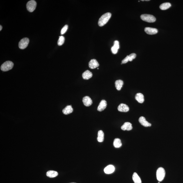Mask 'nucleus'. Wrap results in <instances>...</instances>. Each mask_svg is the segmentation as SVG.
I'll return each mask as SVG.
<instances>
[{"mask_svg":"<svg viewBox=\"0 0 183 183\" xmlns=\"http://www.w3.org/2000/svg\"><path fill=\"white\" fill-rule=\"evenodd\" d=\"M111 14L110 13L107 12L103 14L99 20V26L100 27H102L106 24L111 18Z\"/></svg>","mask_w":183,"mask_h":183,"instance_id":"obj_1","label":"nucleus"},{"mask_svg":"<svg viewBox=\"0 0 183 183\" xmlns=\"http://www.w3.org/2000/svg\"><path fill=\"white\" fill-rule=\"evenodd\" d=\"M165 175V172L164 168L160 167L157 169L156 172V177L159 181H161L163 180Z\"/></svg>","mask_w":183,"mask_h":183,"instance_id":"obj_2","label":"nucleus"},{"mask_svg":"<svg viewBox=\"0 0 183 183\" xmlns=\"http://www.w3.org/2000/svg\"><path fill=\"white\" fill-rule=\"evenodd\" d=\"M14 66V64L11 61H6L1 66V70L3 71H8L12 69Z\"/></svg>","mask_w":183,"mask_h":183,"instance_id":"obj_3","label":"nucleus"},{"mask_svg":"<svg viewBox=\"0 0 183 183\" xmlns=\"http://www.w3.org/2000/svg\"><path fill=\"white\" fill-rule=\"evenodd\" d=\"M141 19L143 21L148 22V23H152L155 22L156 19L155 17L152 15L150 14H144L141 15Z\"/></svg>","mask_w":183,"mask_h":183,"instance_id":"obj_4","label":"nucleus"},{"mask_svg":"<svg viewBox=\"0 0 183 183\" xmlns=\"http://www.w3.org/2000/svg\"><path fill=\"white\" fill-rule=\"evenodd\" d=\"M37 3L35 1L31 0L28 2L27 4V10L30 12H32L34 11L36 8Z\"/></svg>","mask_w":183,"mask_h":183,"instance_id":"obj_5","label":"nucleus"},{"mask_svg":"<svg viewBox=\"0 0 183 183\" xmlns=\"http://www.w3.org/2000/svg\"><path fill=\"white\" fill-rule=\"evenodd\" d=\"M29 42V39L27 38H24L22 39L19 41V47L20 49H24L26 48L28 45Z\"/></svg>","mask_w":183,"mask_h":183,"instance_id":"obj_6","label":"nucleus"},{"mask_svg":"<svg viewBox=\"0 0 183 183\" xmlns=\"http://www.w3.org/2000/svg\"><path fill=\"white\" fill-rule=\"evenodd\" d=\"M118 110L120 112H127L129 110V107L126 104L121 103L118 106Z\"/></svg>","mask_w":183,"mask_h":183,"instance_id":"obj_7","label":"nucleus"},{"mask_svg":"<svg viewBox=\"0 0 183 183\" xmlns=\"http://www.w3.org/2000/svg\"><path fill=\"white\" fill-rule=\"evenodd\" d=\"M83 102L84 105L86 106H91L93 103L91 99L88 96H85L83 98Z\"/></svg>","mask_w":183,"mask_h":183,"instance_id":"obj_8","label":"nucleus"},{"mask_svg":"<svg viewBox=\"0 0 183 183\" xmlns=\"http://www.w3.org/2000/svg\"><path fill=\"white\" fill-rule=\"evenodd\" d=\"M106 106H107V103L106 101L104 100H102L99 104L98 107H97V110L99 112L103 111L106 108Z\"/></svg>","mask_w":183,"mask_h":183,"instance_id":"obj_9","label":"nucleus"},{"mask_svg":"<svg viewBox=\"0 0 183 183\" xmlns=\"http://www.w3.org/2000/svg\"><path fill=\"white\" fill-rule=\"evenodd\" d=\"M89 66V67L91 69H94L99 66V65L96 60L92 59L90 61Z\"/></svg>","mask_w":183,"mask_h":183,"instance_id":"obj_10","label":"nucleus"},{"mask_svg":"<svg viewBox=\"0 0 183 183\" xmlns=\"http://www.w3.org/2000/svg\"><path fill=\"white\" fill-rule=\"evenodd\" d=\"M139 121L142 125L145 127H151V124L147 121L145 117H140L139 119Z\"/></svg>","mask_w":183,"mask_h":183,"instance_id":"obj_11","label":"nucleus"},{"mask_svg":"<svg viewBox=\"0 0 183 183\" xmlns=\"http://www.w3.org/2000/svg\"><path fill=\"white\" fill-rule=\"evenodd\" d=\"M145 32L149 35H154L157 33L158 30L154 28L146 27L145 29Z\"/></svg>","mask_w":183,"mask_h":183,"instance_id":"obj_12","label":"nucleus"},{"mask_svg":"<svg viewBox=\"0 0 183 183\" xmlns=\"http://www.w3.org/2000/svg\"><path fill=\"white\" fill-rule=\"evenodd\" d=\"M115 168L113 165H109L105 167L104 169V173L106 174H110L115 171Z\"/></svg>","mask_w":183,"mask_h":183,"instance_id":"obj_13","label":"nucleus"},{"mask_svg":"<svg viewBox=\"0 0 183 183\" xmlns=\"http://www.w3.org/2000/svg\"><path fill=\"white\" fill-rule=\"evenodd\" d=\"M132 129V125L129 122H126L121 127V129L124 131H130Z\"/></svg>","mask_w":183,"mask_h":183,"instance_id":"obj_14","label":"nucleus"},{"mask_svg":"<svg viewBox=\"0 0 183 183\" xmlns=\"http://www.w3.org/2000/svg\"><path fill=\"white\" fill-rule=\"evenodd\" d=\"M93 74L89 70H87L83 74L82 77L83 79L85 80H88L92 77Z\"/></svg>","mask_w":183,"mask_h":183,"instance_id":"obj_15","label":"nucleus"},{"mask_svg":"<svg viewBox=\"0 0 183 183\" xmlns=\"http://www.w3.org/2000/svg\"><path fill=\"white\" fill-rule=\"evenodd\" d=\"M136 100L140 103H143L144 101V95L141 93H138L135 96Z\"/></svg>","mask_w":183,"mask_h":183,"instance_id":"obj_16","label":"nucleus"},{"mask_svg":"<svg viewBox=\"0 0 183 183\" xmlns=\"http://www.w3.org/2000/svg\"><path fill=\"white\" fill-rule=\"evenodd\" d=\"M73 112V108L72 107L71 105H68L63 110V113L65 115H68L71 114Z\"/></svg>","mask_w":183,"mask_h":183,"instance_id":"obj_17","label":"nucleus"},{"mask_svg":"<svg viewBox=\"0 0 183 183\" xmlns=\"http://www.w3.org/2000/svg\"><path fill=\"white\" fill-rule=\"evenodd\" d=\"M123 85L124 82L123 80H118L115 81V87L118 91L120 90Z\"/></svg>","mask_w":183,"mask_h":183,"instance_id":"obj_18","label":"nucleus"},{"mask_svg":"<svg viewBox=\"0 0 183 183\" xmlns=\"http://www.w3.org/2000/svg\"><path fill=\"white\" fill-rule=\"evenodd\" d=\"M104 134L103 131L100 130L98 133V137L97 140L98 142H103L104 140Z\"/></svg>","mask_w":183,"mask_h":183,"instance_id":"obj_19","label":"nucleus"},{"mask_svg":"<svg viewBox=\"0 0 183 183\" xmlns=\"http://www.w3.org/2000/svg\"><path fill=\"white\" fill-rule=\"evenodd\" d=\"M132 179L134 183H142L141 179L136 173H134L132 176Z\"/></svg>","mask_w":183,"mask_h":183,"instance_id":"obj_20","label":"nucleus"},{"mask_svg":"<svg viewBox=\"0 0 183 183\" xmlns=\"http://www.w3.org/2000/svg\"><path fill=\"white\" fill-rule=\"evenodd\" d=\"M46 176L52 178L56 177L58 175V172L54 171H49L46 173Z\"/></svg>","mask_w":183,"mask_h":183,"instance_id":"obj_21","label":"nucleus"},{"mask_svg":"<svg viewBox=\"0 0 183 183\" xmlns=\"http://www.w3.org/2000/svg\"><path fill=\"white\" fill-rule=\"evenodd\" d=\"M113 145L116 148H119L122 146V143L120 139L119 138H116L114 139Z\"/></svg>","mask_w":183,"mask_h":183,"instance_id":"obj_22","label":"nucleus"},{"mask_svg":"<svg viewBox=\"0 0 183 183\" xmlns=\"http://www.w3.org/2000/svg\"><path fill=\"white\" fill-rule=\"evenodd\" d=\"M171 6V4L170 3H165L161 5L159 8L161 10H166L169 8Z\"/></svg>","mask_w":183,"mask_h":183,"instance_id":"obj_23","label":"nucleus"},{"mask_svg":"<svg viewBox=\"0 0 183 183\" xmlns=\"http://www.w3.org/2000/svg\"><path fill=\"white\" fill-rule=\"evenodd\" d=\"M65 37L63 36H60L59 38L58 41V44L59 46L62 45L65 42Z\"/></svg>","mask_w":183,"mask_h":183,"instance_id":"obj_24","label":"nucleus"},{"mask_svg":"<svg viewBox=\"0 0 183 183\" xmlns=\"http://www.w3.org/2000/svg\"><path fill=\"white\" fill-rule=\"evenodd\" d=\"M129 61L131 62L134 59H135L136 57V55L135 53H132L129 55Z\"/></svg>","mask_w":183,"mask_h":183,"instance_id":"obj_25","label":"nucleus"},{"mask_svg":"<svg viewBox=\"0 0 183 183\" xmlns=\"http://www.w3.org/2000/svg\"><path fill=\"white\" fill-rule=\"evenodd\" d=\"M68 28V26L67 25H65L61 31V34H64L66 32Z\"/></svg>","mask_w":183,"mask_h":183,"instance_id":"obj_26","label":"nucleus"},{"mask_svg":"<svg viewBox=\"0 0 183 183\" xmlns=\"http://www.w3.org/2000/svg\"><path fill=\"white\" fill-rule=\"evenodd\" d=\"M114 47H116L118 50L119 48V42L117 40L115 41L114 42Z\"/></svg>","mask_w":183,"mask_h":183,"instance_id":"obj_27","label":"nucleus"},{"mask_svg":"<svg viewBox=\"0 0 183 183\" xmlns=\"http://www.w3.org/2000/svg\"><path fill=\"white\" fill-rule=\"evenodd\" d=\"M118 49H116V47H114V46H112V48H111V51L112 53L113 54H116L118 52Z\"/></svg>","mask_w":183,"mask_h":183,"instance_id":"obj_28","label":"nucleus"},{"mask_svg":"<svg viewBox=\"0 0 183 183\" xmlns=\"http://www.w3.org/2000/svg\"><path fill=\"white\" fill-rule=\"evenodd\" d=\"M129 61V56H127L122 61V64H125L127 63Z\"/></svg>","mask_w":183,"mask_h":183,"instance_id":"obj_29","label":"nucleus"},{"mask_svg":"<svg viewBox=\"0 0 183 183\" xmlns=\"http://www.w3.org/2000/svg\"><path fill=\"white\" fill-rule=\"evenodd\" d=\"M2 29V27L1 25L0 26V31H1Z\"/></svg>","mask_w":183,"mask_h":183,"instance_id":"obj_30","label":"nucleus"},{"mask_svg":"<svg viewBox=\"0 0 183 183\" xmlns=\"http://www.w3.org/2000/svg\"><path fill=\"white\" fill-rule=\"evenodd\" d=\"M158 183H160V182H158Z\"/></svg>","mask_w":183,"mask_h":183,"instance_id":"obj_31","label":"nucleus"},{"mask_svg":"<svg viewBox=\"0 0 183 183\" xmlns=\"http://www.w3.org/2000/svg\"><path fill=\"white\" fill-rule=\"evenodd\" d=\"M74 183V182H73V183Z\"/></svg>","mask_w":183,"mask_h":183,"instance_id":"obj_32","label":"nucleus"}]
</instances>
